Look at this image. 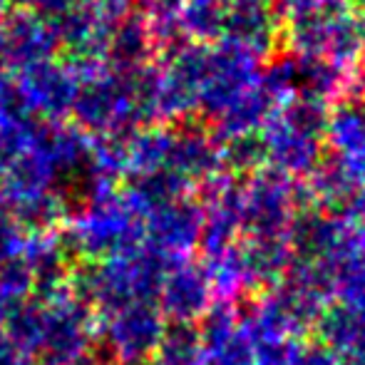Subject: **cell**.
Instances as JSON below:
<instances>
[{
    "label": "cell",
    "mask_w": 365,
    "mask_h": 365,
    "mask_svg": "<svg viewBox=\"0 0 365 365\" xmlns=\"http://www.w3.org/2000/svg\"><path fill=\"white\" fill-rule=\"evenodd\" d=\"M174 259L159 254L152 246L132 254L112 256L105 261H82L73 266L70 291L85 306L92 308L97 318H105L135 303H157L162 279Z\"/></svg>",
    "instance_id": "obj_1"
},
{
    "label": "cell",
    "mask_w": 365,
    "mask_h": 365,
    "mask_svg": "<svg viewBox=\"0 0 365 365\" xmlns=\"http://www.w3.org/2000/svg\"><path fill=\"white\" fill-rule=\"evenodd\" d=\"M167 321L157 303H135L105 318H97V333H102L107 351L117 365H145L152 358Z\"/></svg>",
    "instance_id": "obj_2"
},
{
    "label": "cell",
    "mask_w": 365,
    "mask_h": 365,
    "mask_svg": "<svg viewBox=\"0 0 365 365\" xmlns=\"http://www.w3.org/2000/svg\"><path fill=\"white\" fill-rule=\"evenodd\" d=\"M77 256L82 261H105L112 256L132 254L142 249V231L137 221L127 212L112 207H102L82 217L70 234Z\"/></svg>",
    "instance_id": "obj_3"
},
{
    "label": "cell",
    "mask_w": 365,
    "mask_h": 365,
    "mask_svg": "<svg viewBox=\"0 0 365 365\" xmlns=\"http://www.w3.org/2000/svg\"><path fill=\"white\" fill-rule=\"evenodd\" d=\"M214 286L202 261L177 259L167 269L157 293V308L167 323H199L212 308Z\"/></svg>",
    "instance_id": "obj_4"
},
{
    "label": "cell",
    "mask_w": 365,
    "mask_h": 365,
    "mask_svg": "<svg viewBox=\"0 0 365 365\" xmlns=\"http://www.w3.org/2000/svg\"><path fill=\"white\" fill-rule=\"evenodd\" d=\"M202 239V221L184 209H167L149 221V246L169 259H189V251Z\"/></svg>",
    "instance_id": "obj_5"
},
{
    "label": "cell",
    "mask_w": 365,
    "mask_h": 365,
    "mask_svg": "<svg viewBox=\"0 0 365 365\" xmlns=\"http://www.w3.org/2000/svg\"><path fill=\"white\" fill-rule=\"evenodd\" d=\"M149 365H209L197 323H167Z\"/></svg>",
    "instance_id": "obj_6"
},
{
    "label": "cell",
    "mask_w": 365,
    "mask_h": 365,
    "mask_svg": "<svg viewBox=\"0 0 365 365\" xmlns=\"http://www.w3.org/2000/svg\"><path fill=\"white\" fill-rule=\"evenodd\" d=\"M333 303L365 313V251L333 269Z\"/></svg>",
    "instance_id": "obj_7"
},
{
    "label": "cell",
    "mask_w": 365,
    "mask_h": 365,
    "mask_svg": "<svg viewBox=\"0 0 365 365\" xmlns=\"http://www.w3.org/2000/svg\"><path fill=\"white\" fill-rule=\"evenodd\" d=\"M256 348H259V343H256V338L251 336L244 318H241L239 326L224 341L207 351L209 365H254Z\"/></svg>",
    "instance_id": "obj_8"
},
{
    "label": "cell",
    "mask_w": 365,
    "mask_h": 365,
    "mask_svg": "<svg viewBox=\"0 0 365 365\" xmlns=\"http://www.w3.org/2000/svg\"><path fill=\"white\" fill-rule=\"evenodd\" d=\"M0 365H38V361L15 341H10L8 333L0 328Z\"/></svg>",
    "instance_id": "obj_9"
},
{
    "label": "cell",
    "mask_w": 365,
    "mask_h": 365,
    "mask_svg": "<svg viewBox=\"0 0 365 365\" xmlns=\"http://www.w3.org/2000/svg\"><path fill=\"white\" fill-rule=\"evenodd\" d=\"M338 365H365V353H361V356H348L346 361H338Z\"/></svg>",
    "instance_id": "obj_10"
}]
</instances>
